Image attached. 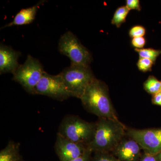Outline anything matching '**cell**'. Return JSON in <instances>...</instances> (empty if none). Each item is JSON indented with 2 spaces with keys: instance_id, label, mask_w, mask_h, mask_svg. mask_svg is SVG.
Returning a JSON list of instances; mask_svg holds the SVG:
<instances>
[{
  "instance_id": "obj_4",
  "label": "cell",
  "mask_w": 161,
  "mask_h": 161,
  "mask_svg": "<svg viewBox=\"0 0 161 161\" xmlns=\"http://www.w3.org/2000/svg\"><path fill=\"white\" fill-rule=\"evenodd\" d=\"M59 75L71 97L79 99L87 87L96 78L90 66L71 64Z\"/></svg>"
},
{
  "instance_id": "obj_26",
  "label": "cell",
  "mask_w": 161,
  "mask_h": 161,
  "mask_svg": "<svg viewBox=\"0 0 161 161\" xmlns=\"http://www.w3.org/2000/svg\"><path fill=\"white\" fill-rule=\"evenodd\" d=\"M23 161H24V160H23Z\"/></svg>"
},
{
  "instance_id": "obj_11",
  "label": "cell",
  "mask_w": 161,
  "mask_h": 161,
  "mask_svg": "<svg viewBox=\"0 0 161 161\" xmlns=\"http://www.w3.org/2000/svg\"><path fill=\"white\" fill-rule=\"evenodd\" d=\"M21 53L15 51L10 47L1 43L0 45V74H13L19 64L18 59Z\"/></svg>"
},
{
  "instance_id": "obj_16",
  "label": "cell",
  "mask_w": 161,
  "mask_h": 161,
  "mask_svg": "<svg viewBox=\"0 0 161 161\" xmlns=\"http://www.w3.org/2000/svg\"><path fill=\"white\" fill-rule=\"evenodd\" d=\"M135 51L138 53L140 58H147L155 63L157 58L161 54V50L153 48H135Z\"/></svg>"
},
{
  "instance_id": "obj_24",
  "label": "cell",
  "mask_w": 161,
  "mask_h": 161,
  "mask_svg": "<svg viewBox=\"0 0 161 161\" xmlns=\"http://www.w3.org/2000/svg\"><path fill=\"white\" fill-rule=\"evenodd\" d=\"M152 102L153 104L161 106V92L153 95Z\"/></svg>"
},
{
  "instance_id": "obj_13",
  "label": "cell",
  "mask_w": 161,
  "mask_h": 161,
  "mask_svg": "<svg viewBox=\"0 0 161 161\" xmlns=\"http://www.w3.org/2000/svg\"><path fill=\"white\" fill-rule=\"evenodd\" d=\"M20 153V144L10 141L0 152V161H23Z\"/></svg>"
},
{
  "instance_id": "obj_8",
  "label": "cell",
  "mask_w": 161,
  "mask_h": 161,
  "mask_svg": "<svg viewBox=\"0 0 161 161\" xmlns=\"http://www.w3.org/2000/svg\"><path fill=\"white\" fill-rule=\"evenodd\" d=\"M35 95H45L60 101L71 97L60 75H52L47 72L35 88Z\"/></svg>"
},
{
  "instance_id": "obj_18",
  "label": "cell",
  "mask_w": 161,
  "mask_h": 161,
  "mask_svg": "<svg viewBox=\"0 0 161 161\" xmlns=\"http://www.w3.org/2000/svg\"><path fill=\"white\" fill-rule=\"evenodd\" d=\"M154 62L150 59L145 58H140L137 63V66L141 71H150Z\"/></svg>"
},
{
  "instance_id": "obj_5",
  "label": "cell",
  "mask_w": 161,
  "mask_h": 161,
  "mask_svg": "<svg viewBox=\"0 0 161 161\" xmlns=\"http://www.w3.org/2000/svg\"><path fill=\"white\" fill-rule=\"evenodd\" d=\"M58 49L69 58L71 65L90 66L92 63L91 53L71 31H67L60 37Z\"/></svg>"
},
{
  "instance_id": "obj_2",
  "label": "cell",
  "mask_w": 161,
  "mask_h": 161,
  "mask_svg": "<svg viewBox=\"0 0 161 161\" xmlns=\"http://www.w3.org/2000/svg\"><path fill=\"white\" fill-rule=\"evenodd\" d=\"M84 108L98 118L119 120L109 94L108 86L95 78L80 98Z\"/></svg>"
},
{
  "instance_id": "obj_9",
  "label": "cell",
  "mask_w": 161,
  "mask_h": 161,
  "mask_svg": "<svg viewBox=\"0 0 161 161\" xmlns=\"http://www.w3.org/2000/svg\"><path fill=\"white\" fill-rule=\"evenodd\" d=\"M87 146L64 138L57 133L55 150L60 161H71L83 155Z\"/></svg>"
},
{
  "instance_id": "obj_6",
  "label": "cell",
  "mask_w": 161,
  "mask_h": 161,
  "mask_svg": "<svg viewBox=\"0 0 161 161\" xmlns=\"http://www.w3.org/2000/svg\"><path fill=\"white\" fill-rule=\"evenodd\" d=\"M45 72L39 60L28 55L24 63L13 74V80L19 83L26 92L35 95V88Z\"/></svg>"
},
{
  "instance_id": "obj_14",
  "label": "cell",
  "mask_w": 161,
  "mask_h": 161,
  "mask_svg": "<svg viewBox=\"0 0 161 161\" xmlns=\"http://www.w3.org/2000/svg\"><path fill=\"white\" fill-rule=\"evenodd\" d=\"M130 10L126 6H122L116 9L112 20V23L117 27H119L125 23Z\"/></svg>"
},
{
  "instance_id": "obj_10",
  "label": "cell",
  "mask_w": 161,
  "mask_h": 161,
  "mask_svg": "<svg viewBox=\"0 0 161 161\" xmlns=\"http://www.w3.org/2000/svg\"><path fill=\"white\" fill-rule=\"evenodd\" d=\"M128 137H124L111 153L120 161H139L142 150L134 140Z\"/></svg>"
},
{
  "instance_id": "obj_7",
  "label": "cell",
  "mask_w": 161,
  "mask_h": 161,
  "mask_svg": "<svg viewBox=\"0 0 161 161\" xmlns=\"http://www.w3.org/2000/svg\"><path fill=\"white\" fill-rule=\"evenodd\" d=\"M126 135L139 145L144 153L155 155L161 152V128L138 130L126 128Z\"/></svg>"
},
{
  "instance_id": "obj_22",
  "label": "cell",
  "mask_w": 161,
  "mask_h": 161,
  "mask_svg": "<svg viewBox=\"0 0 161 161\" xmlns=\"http://www.w3.org/2000/svg\"><path fill=\"white\" fill-rule=\"evenodd\" d=\"M126 6L130 10L134 9L138 11L141 10V6L139 0H127Z\"/></svg>"
},
{
  "instance_id": "obj_21",
  "label": "cell",
  "mask_w": 161,
  "mask_h": 161,
  "mask_svg": "<svg viewBox=\"0 0 161 161\" xmlns=\"http://www.w3.org/2000/svg\"><path fill=\"white\" fill-rule=\"evenodd\" d=\"M139 161H161V152L155 155L143 153Z\"/></svg>"
},
{
  "instance_id": "obj_15",
  "label": "cell",
  "mask_w": 161,
  "mask_h": 161,
  "mask_svg": "<svg viewBox=\"0 0 161 161\" xmlns=\"http://www.w3.org/2000/svg\"><path fill=\"white\" fill-rule=\"evenodd\" d=\"M145 91L153 95L161 92V82L154 76H150L144 83Z\"/></svg>"
},
{
  "instance_id": "obj_20",
  "label": "cell",
  "mask_w": 161,
  "mask_h": 161,
  "mask_svg": "<svg viewBox=\"0 0 161 161\" xmlns=\"http://www.w3.org/2000/svg\"><path fill=\"white\" fill-rule=\"evenodd\" d=\"M131 44L135 48L142 49L146 45V40L144 37L132 38Z\"/></svg>"
},
{
  "instance_id": "obj_23",
  "label": "cell",
  "mask_w": 161,
  "mask_h": 161,
  "mask_svg": "<svg viewBox=\"0 0 161 161\" xmlns=\"http://www.w3.org/2000/svg\"><path fill=\"white\" fill-rule=\"evenodd\" d=\"M92 153H93L88 149L86 152L83 155L71 161H92Z\"/></svg>"
},
{
  "instance_id": "obj_12",
  "label": "cell",
  "mask_w": 161,
  "mask_h": 161,
  "mask_svg": "<svg viewBox=\"0 0 161 161\" xmlns=\"http://www.w3.org/2000/svg\"><path fill=\"white\" fill-rule=\"evenodd\" d=\"M45 2V1H41L34 6L21 9L12 22L6 24L2 28L10 27L14 26H22L27 25L33 22L36 18V14L40 6Z\"/></svg>"
},
{
  "instance_id": "obj_25",
  "label": "cell",
  "mask_w": 161,
  "mask_h": 161,
  "mask_svg": "<svg viewBox=\"0 0 161 161\" xmlns=\"http://www.w3.org/2000/svg\"><path fill=\"white\" fill-rule=\"evenodd\" d=\"M161 82V81H160Z\"/></svg>"
},
{
  "instance_id": "obj_3",
  "label": "cell",
  "mask_w": 161,
  "mask_h": 161,
  "mask_svg": "<svg viewBox=\"0 0 161 161\" xmlns=\"http://www.w3.org/2000/svg\"><path fill=\"white\" fill-rule=\"evenodd\" d=\"M95 130V123L69 115L61 121L58 133L72 142L87 146L93 139Z\"/></svg>"
},
{
  "instance_id": "obj_19",
  "label": "cell",
  "mask_w": 161,
  "mask_h": 161,
  "mask_svg": "<svg viewBox=\"0 0 161 161\" xmlns=\"http://www.w3.org/2000/svg\"><path fill=\"white\" fill-rule=\"evenodd\" d=\"M146 33V28L140 25L132 26L129 31V35L132 38L144 37Z\"/></svg>"
},
{
  "instance_id": "obj_1",
  "label": "cell",
  "mask_w": 161,
  "mask_h": 161,
  "mask_svg": "<svg viewBox=\"0 0 161 161\" xmlns=\"http://www.w3.org/2000/svg\"><path fill=\"white\" fill-rule=\"evenodd\" d=\"M126 127L119 120L98 118L94 137L87 148L93 153H111L126 135Z\"/></svg>"
},
{
  "instance_id": "obj_17",
  "label": "cell",
  "mask_w": 161,
  "mask_h": 161,
  "mask_svg": "<svg viewBox=\"0 0 161 161\" xmlns=\"http://www.w3.org/2000/svg\"><path fill=\"white\" fill-rule=\"evenodd\" d=\"M92 161H120L112 153H94Z\"/></svg>"
}]
</instances>
